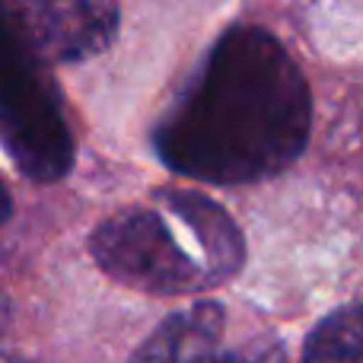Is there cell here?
Listing matches in <instances>:
<instances>
[{
	"mask_svg": "<svg viewBox=\"0 0 363 363\" xmlns=\"http://www.w3.org/2000/svg\"><path fill=\"white\" fill-rule=\"evenodd\" d=\"M176 220L179 226H172L163 211H150V207L121 211L96 226L89 252L108 277L140 294L172 296L217 287V271L211 268L198 245L182 242L185 220L179 213Z\"/></svg>",
	"mask_w": 363,
	"mask_h": 363,
	"instance_id": "2",
	"label": "cell"
},
{
	"mask_svg": "<svg viewBox=\"0 0 363 363\" xmlns=\"http://www.w3.org/2000/svg\"><path fill=\"white\" fill-rule=\"evenodd\" d=\"M160 201L182 213L185 220V236L191 239V245H198L207 255L211 268L217 271L220 284L230 281L245 262V242L239 226L233 223V217L211 201L201 191H163Z\"/></svg>",
	"mask_w": 363,
	"mask_h": 363,
	"instance_id": "6",
	"label": "cell"
},
{
	"mask_svg": "<svg viewBox=\"0 0 363 363\" xmlns=\"http://www.w3.org/2000/svg\"><path fill=\"white\" fill-rule=\"evenodd\" d=\"M226 313L220 303H198L172 313L144 345L131 363H284L274 338H252L239 347H223Z\"/></svg>",
	"mask_w": 363,
	"mask_h": 363,
	"instance_id": "5",
	"label": "cell"
},
{
	"mask_svg": "<svg viewBox=\"0 0 363 363\" xmlns=\"http://www.w3.org/2000/svg\"><path fill=\"white\" fill-rule=\"evenodd\" d=\"M4 10L6 32L45 64L86 61L118 35V0H4Z\"/></svg>",
	"mask_w": 363,
	"mask_h": 363,
	"instance_id": "4",
	"label": "cell"
},
{
	"mask_svg": "<svg viewBox=\"0 0 363 363\" xmlns=\"http://www.w3.org/2000/svg\"><path fill=\"white\" fill-rule=\"evenodd\" d=\"M313 99L300 64L268 29L239 23L211 45L153 131L172 172L249 185L284 172L309 140Z\"/></svg>",
	"mask_w": 363,
	"mask_h": 363,
	"instance_id": "1",
	"label": "cell"
},
{
	"mask_svg": "<svg viewBox=\"0 0 363 363\" xmlns=\"http://www.w3.org/2000/svg\"><path fill=\"white\" fill-rule=\"evenodd\" d=\"M303 363H363V303L322 319L306 341Z\"/></svg>",
	"mask_w": 363,
	"mask_h": 363,
	"instance_id": "7",
	"label": "cell"
},
{
	"mask_svg": "<svg viewBox=\"0 0 363 363\" xmlns=\"http://www.w3.org/2000/svg\"><path fill=\"white\" fill-rule=\"evenodd\" d=\"M45 67L48 64L6 32L0 131L16 169L32 182H57L74 166V134Z\"/></svg>",
	"mask_w": 363,
	"mask_h": 363,
	"instance_id": "3",
	"label": "cell"
}]
</instances>
